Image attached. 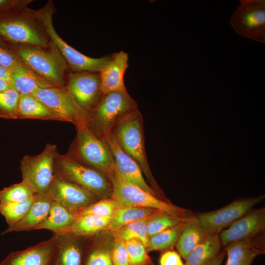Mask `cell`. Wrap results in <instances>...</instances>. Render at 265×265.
<instances>
[{
  "label": "cell",
  "instance_id": "19",
  "mask_svg": "<svg viewBox=\"0 0 265 265\" xmlns=\"http://www.w3.org/2000/svg\"><path fill=\"white\" fill-rule=\"evenodd\" d=\"M262 234L226 246V265H250L256 256L264 254L265 239Z\"/></svg>",
  "mask_w": 265,
  "mask_h": 265
},
{
  "label": "cell",
  "instance_id": "33",
  "mask_svg": "<svg viewBox=\"0 0 265 265\" xmlns=\"http://www.w3.org/2000/svg\"><path fill=\"white\" fill-rule=\"evenodd\" d=\"M21 94L13 88L0 91V117L18 119Z\"/></svg>",
  "mask_w": 265,
  "mask_h": 265
},
{
  "label": "cell",
  "instance_id": "6",
  "mask_svg": "<svg viewBox=\"0 0 265 265\" xmlns=\"http://www.w3.org/2000/svg\"><path fill=\"white\" fill-rule=\"evenodd\" d=\"M56 11L52 0L48 1L42 8L35 10L37 17L43 24L50 40L55 45L65 59L69 69L73 72L99 73L111 60L112 56L91 57L68 44L59 36L54 28L53 16Z\"/></svg>",
  "mask_w": 265,
  "mask_h": 265
},
{
  "label": "cell",
  "instance_id": "9",
  "mask_svg": "<svg viewBox=\"0 0 265 265\" xmlns=\"http://www.w3.org/2000/svg\"><path fill=\"white\" fill-rule=\"evenodd\" d=\"M56 145L48 143L40 154L25 155L20 161L22 179L35 194H48L54 177Z\"/></svg>",
  "mask_w": 265,
  "mask_h": 265
},
{
  "label": "cell",
  "instance_id": "11",
  "mask_svg": "<svg viewBox=\"0 0 265 265\" xmlns=\"http://www.w3.org/2000/svg\"><path fill=\"white\" fill-rule=\"evenodd\" d=\"M264 196L235 201L217 210L194 215L207 235L218 234L260 203Z\"/></svg>",
  "mask_w": 265,
  "mask_h": 265
},
{
  "label": "cell",
  "instance_id": "16",
  "mask_svg": "<svg viewBox=\"0 0 265 265\" xmlns=\"http://www.w3.org/2000/svg\"><path fill=\"white\" fill-rule=\"evenodd\" d=\"M56 248V236L24 250L10 253L0 265H51Z\"/></svg>",
  "mask_w": 265,
  "mask_h": 265
},
{
  "label": "cell",
  "instance_id": "35",
  "mask_svg": "<svg viewBox=\"0 0 265 265\" xmlns=\"http://www.w3.org/2000/svg\"><path fill=\"white\" fill-rule=\"evenodd\" d=\"M34 195L22 202L0 203V213L4 217L8 227L14 225L25 214L32 203Z\"/></svg>",
  "mask_w": 265,
  "mask_h": 265
},
{
  "label": "cell",
  "instance_id": "43",
  "mask_svg": "<svg viewBox=\"0 0 265 265\" xmlns=\"http://www.w3.org/2000/svg\"><path fill=\"white\" fill-rule=\"evenodd\" d=\"M13 88L11 83L3 79L0 78V91Z\"/></svg>",
  "mask_w": 265,
  "mask_h": 265
},
{
  "label": "cell",
  "instance_id": "37",
  "mask_svg": "<svg viewBox=\"0 0 265 265\" xmlns=\"http://www.w3.org/2000/svg\"><path fill=\"white\" fill-rule=\"evenodd\" d=\"M131 265H153L144 244L137 239L125 241Z\"/></svg>",
  "mask_w": 265,
  "mask_h": 265
},
{
  "label": "cell",
  "instance_id": "1",
  "mask_svg": "<svg viewBox=\"0 0 265 265\" xmlns=\"http://www.w3.org/2000/svg\"><path fill=\"white\" fill-rule=\"evenodd\" d=\"M113 133L121 149L138 164L158 197L169 202L150 169L145 151L143 119L138 108L121 118L115 125Z\"/></svg>",
  "mask_w": 265,
  "mask_h": 265
},
{
  "label": "cell",
  "instance_id": "20",
  "mask_svg": "<svg viewBox=\"0 0 265 265\" xmlns=\"http://www.w3.org/2000/svg\"><path fill=\"white\" fill-rule=\"evenodd\" d=\"M128 62V54L123 51L112 55L111 60L99 72L103 94L126 89L124 78Z\"/></svg>",
  "mask_w": 265,
  "mask_h": 265
},
{
  "label": "cell",
  "instance_id": "7",
  "mask_svg": "<svg viewBox=\"0 0 265 265\" xmlns=\"http://www.w3.org/2000/svg\"><path fill=\"white\" fill-rule=\"evenodd\" d=\"M112 186V197L119 207H138L168 212L182 217L193 216L191 212L160 199L126 181L116 168L107 175Z\"/></svg>",
  "mask_w": 265,
  "mask_h": 265
},
{
  "label": "cell",
  "instance_id": "5",
  "mask_svg": "<svg viewBox=\"0 0 265 265\" xmlns=\"http://www.w3.org/2000/svg\"><path fill=\"white\" fill-rule=\"evenodd\" d=\"M138 108L136 102L126 89L104 94L89 112L87 123L91 129L104 139L124 115Z\"/></svg>",
  "mask_w": 265,
  "mask_h": 265
},
{
  "label": "cell",
  "instance_id": "17",
  "mask_svg": "<svg viewBox=\"0 0 265 265\" xmlns=\"http://www.w3.org/2000/svg\"><path fill=\"white\" fill-rule=\"evenodd\" d=\"M104 140L107 142L112 152L115 168L120 175L127 182L158 197L155 192L146 182L138 164L119 147L113 132Z\"/></svg>",
  "mask_w": 265,
  "mask_h": 265
},
{
  "label": "cell",
  "instance_id": "30",
  "mask_svg": "<svg viewBox=\"0 0 265 265\" xmlns=\"http://www.w3.org/2000/svg\"><path fill=\"white\" fill-rule=\"evenodd\" d=\"M190 219L150 237L147 247L148 251L163 252L170 250L176 245L183 230Z\"/></svg>",
  "mask_w": 265,
  "mask_h": 265
},
{
  "label": "cell",
  "instance_id": "36",
  "mask_svg": "<svg viewBox=\"0 0 265 265\" xmlns=\"http://www.w3.org/2000/svg\"><path fill=\"white\" fill-rule=\"evenodd\" d=\"M119 207L117 201L112 197L101 199L77 213L78 215L93 214L111 218Z\"/></svg>",
  "mask_w": 265,
  "mask_h": 265
},
{
  "label": "cell",
  "instance_id": "15",
  "mask_svg": "<svg viewBox=\"0 0 265 265\" xmlns=\"http://www.w3.org/2000/svg\"><path fill=\"white\" fill-rule=\"evenodd\" d=\"M265 228V207L251 209L218 234L221 246L255 237L263 233Z\"/></svg>",
  "mask_w": 265,
  "mask_h": 265
},
{
  "label": "cell",
  "instance_id": "27",
  "mask_svg": "<svg viewBox=\"0 0 265 265\" xmlns=\"http://www.w3.org/2000/svg\"><path fill=\"white\" fill-rule=\"evenodd\" d=\"M207 236L193 216L186 223L176 244L179 254L186 260L189 253Z\"/></svg>",
  "mask_w": 265,
  "mask_h": 265
},
{
  "label": "cell",
  "instance_id": "44",
  "mask_svg": "<svg viewBox=\"0 0 265 265\" xmlns=\"http://www.w3.org/2000/svg\"><path fill=\"white\" fill-rule=\"evenodd\" d=\"M0 78L6 80L11 82L9 72L0 66Z\"/></svg>",
  "mask_w": 265,
  "mask_h": 265
},
{
  "label": "cell",
  "instance_id": "38",
  "mask_svg": "<svg viewBox=\"0 0 265 265\" xmlns=\"http://www.w3.org/2000/svg\"><path fill=\"white\" fill-rule=\"evenodd\" d=\"M113 265H131L125 241L114 238L111 253Z\"/></svg>",
  "mask_w": 265,
  "mask_h": 265
},
{
  "label": "cell",
  "instance_id": "4",
  "mask_svg": "<svg viewBox=\"0 0 265 265\" xmlns=\"http://www.w3.org/2000/svg\"><path fill=\"white\" fill-rule=\"evenodd\" d=\"M77 135L67 155L80 162L106 175L115 168L112 152L107 142L89 127L87 121L75 125Z\"/></svg>",
  "mask_w": 265,
  "mask_h": 265
},
{
  "label": "cell",
  "instance_id": "24",
  "mask_svg": "<svg viewBox=\"0 0 265 265\" xmlns=\"http://www.w3.org/2000/svg\"><path fill=\"white\" fill-rule=\"evenodd\" d=\"M18 119L66 122L61 115L50 108L33 94H21Z\"/></svg>",
  "mask_w": 265,
  "mask_h": 265
},
{
  "label": "cell",
  "instance_id": "39",
  "mask_svg": "<svg viewBox=\"0 0 265 265\" xmlns=\"http://www.w3.org/2000/svg\"><path fill=\"white\" fill-rule=\"evenodd\" d=\"M21 62L14 51L9 48H5L0 45V66L9 72Z\"/></svg>",
  "mask_w": 265,
  "mask_h": 265
},
{
  "label": "cell",
  "instance_id": "2",
  "mask_svg": "<svg viewBox=\"0 0 265 265\" xmlns=\"http://www.w3.org/2000/svg\"><path fill=\"white\" fill-rule=\"evenodd\" d=\"M37 75L56 86H65L69 68L55 45L47 47L13 44L9 47Z\"/></svg>",
  "mask_w": 265,
  "mask_h": 265
},
{
  "label": "cell",
  "instance_id": "10",
  "mask_svg": "<svg viewBox=\"0 0 265 265\" xmlns=\"http://www.w3.org/2000/svg\"><path fill=\"white\" fill-rule=\"evenodd\" d=\"M230 23L238 35L265 43V1L241 0Z\"/></svg>",
  "mask_w": 265,
  "mask_h": 265
},
{
  "label": "cell",
  "instance_id": "41",
  "mask_svg": "<svg viewBox=\"0 0 265 265\" xmlns=\"http://www.w3.org/2000/svg\"><path fill=\"white\" fill-rule=\"evenodd\" d=\"M159 265H185L179 253L172 250L163 251L159 260Z\"/></svg>",
  "mask_w": 265,
  "mask_h": 265
},
{
  "label": "cell",
  "instance_id": "29",
  "mask_svg": "<svg viewBox=\"0 0 265 265\" xmlns=\"http://www.w3.org/2000/svg\"><path fill=\"white\" fill-rule=\"evenodd\" d=\"M156 211L138 207H119L106 230L113 233L132 222L147 218Z\"/></svg>",
  "mask_w": 265,
  "mask_h": 265
},
{
  "label": "cell",
  "instance_id": "14",
  "mask_svg": "<svg viewBox=\"0 0 265 265\" xmlns=\"http://www.w3.org/2000/svg\"><path fill=\"white\" fill-rule=\"evenodd\" d=\"M48 194L53 201L76 213L100 199L92 191L55 175Z\"/></svg>",
  "mask_w": 265,
  "mask_h": 265
},
{
  "label": "cell",
  "instance_id": "13",
  "mask_svg": "<svg viewBox=\"0 0 265 265\" xmlns=\"http://www.w3.org/2000/svg\"><path fill=\"white\" fill-rule=\"evenodd\" d=\"M33 95L61 115L66 122L76 125L88 120V114L78 105L65 86L40 89Z\"/></svg>",
  "mask_w": 265,
  "mask_h": 265
},
{
  "label": "cell",
  "instance_id": "12",
  "mask_svg": "<svg viewBox=\"0 0 265 265\" xmlns=\"http://www.w3.org/2000/svg\"><path fill=\"white\" fill-rule=\"evenodd\" d=\"M65 86L78 105L88 114L103 96L99 73H69Z\"/></svg>",
  "mask_w": 265,
  "mask_h": 265
},
{
  "label": "cell",
  "instance_id": "8",
  "mask_svg": "<svg viewBox=\"0 0 265 265\" xmlns=\"http://www.w3.org/2000/svg\"><path fill=\"white\" fill-rule=\"evenodd\" d=\"M54 175L92 191L100 199L112 197V184L106 174L80 162L67 154H57Z\"/></svg>",
  "mask_w": 265,
  "mask_h": 265
},
{
  "label": "cell",
  "instance_id": "23",
  "mask_svg": "<svg viewBox=\"0 0 265 265\" xmlns=\"http://www.w3.org/2000/svg\"><path fill=\"white\" fill-rule=\"evenodd\" d=\"M9 73L13 88L21 94H33L39 89L54 86L22 62Z\"/></svg>",
  "mask_w": 265,
  "mask_h": 265
},
{
  "label": "cell",
  "instance_id": "25",
  "mask_svg": "<svg viewBox=\"0 0 265 265\" xmlns=\"http://www.w3.org/2000/svg\"><path fill=\"white\" fill-rule=\"evenodd\" d=\"M77 216L76 212L53 201L47 217L34 230H48L56 235L67 233Z\"/></svg>",
  "mask_w": 265,
  "mask_h": 265
},
{
  "label": "cell",
  "instance_id": "34",
  "mask_svg": "<svg viewBox=\"0 0 265 265\" xmlns=\"http://www.w3.org/2000/svg\"><path fill=\"white\" fill-rule=\"evenodd\" d=\"M35 193L24 181L4 187L0 190V203H13L24 201Z\"/></svg>",
  "mask_w": 265,
  "mask_h": 265
},
{
  "label": "cell",
  "instance_id": "42",
  "mask_svg": "<svg viewBox=\"0 0 265 265\" xmlns=\"http://www.w3.org/2000/svg\"><path fill=\"white\" fill-rule=\"evenodd\" d=\"M226 254L225 249L220 252L218 255L207 265H221Z\"/></svg>",
  "mask_w": 265,
  "mask_h": 265
},
{
  "label": "cell",
  "instance_id": "18",
  "mask_svg": "<svg viewBox=\"0 0 265 265\" xmlns=\"http://www.w3.org/2000/svg\"><path fill=\"white\" fill-rule=\"evenodd\" d=\"M55 235L56 248L51 265H82L86 237L69 232Z\"/></svg>",
  "mask_w": 265,
  "mask_h": 265
},
{
  "label": "cell",
  "instance_id": "28",
  "mask_svg": "<svg viewBox=\"0 0 265 265\" xmlns=\"http://www.w3.org/2000/svg\"><path fill=\"white\" fill-rule=\"evenodd\" d=\"M110 218L93 214L78 215L67 232L78 236L90 237L106 230Z\"/></svg>",
  "mask_w": 265,
  "mask_h": 265
},
{
  "label": "cell",
  "instance_id": "31",
  "mask_svg": "<svg viewBox=\"0 0 265 265\" xmlns=\"http://www.w3.org/2000/svg\"><path fill=\"white\" fill-rule=\"evenodd\" d=\"M191 218H184L168 212L156 210L146 218L148 237L150 238Z\"/></svg>",
  "mask_w": 265,
  "mask_h": 265
},
{
  "label": "cell",
  "instance_id": "32",
  "mask_svg": "<svg viewBox=\"0 0 265 265\" xmlns=\"http://www.w3.org/2000/svg\"><path fill=\"white\" fill-rule=\"evenodd\" d=\"M114 238L127 241L137 239L147 247L149 238L148 235L146 218L129 223L117 231L112 233Z\"/></svg>",
  "mask_w": 265,
  "mask_h": 265
},
{
  "label": "cell",
  "instance_id": "3",
  "mask_svg": "<svg viewBox=\"0 0 265 265\" xmlns=\"http://www.w3.org/2000/svg\"><path fill=\"white\" fill-rule=\"evenodd\" d=\"M0 36L16 45L47 47L51 42L35 10L27 7L0 15Z\"/></svg>",
  "mask_w": 265,
  "mask_h": 265
},
{
  "label": "cell",
  "instance_id": "40",
  "mask_svg": "<svg viewBox=\"0 0 265 265\" xmlns=\"http://www.w3.org/2000/svg\"><path fill=\"white\" fill-rule=\"evenodd\" d=\"M32 0H0V15L25 8Z\"/></svg>",
  "mask_w": 265,
  "mask_h": 265
},
{
  "label": "cell",
  "instance_id": "26",
  "mask_svg": "<svg viewBox=\"0 0 265 265\" xmlns=\"http://www.w3.org/2000/svg\"><path fill=\"white\" fill-rule=\"evenodd\" d=\"M221 247L218 234L208 235L189 253L185 265H207L218 255Z\"/></svg>",
  "mask_w": 265,
  "mask_h": 265
},
{
  "label": "cell",
  "instance_id": "22",
  "mask_svg": "<svg viewBox=\"0 0 265 265\" xmlns=\"http://www.w3.org/2000/svg\"><path fill=\"white\" fill-rule=\"evenodd\" d=\"M91 237L84 247L82 265H113L111 253L114 238L112 233L108 232L104 237L102 231Z\"/></svg>",
  "mask_w": 265,
  "mask_h": 265
},
{
  "label": "cell",
  "instance_id": "21",
  "mask_svg": "<svg viewBox=\"0 0 265 265\" xmlns=\"http://www.w3.org/2000/svg\"><path fill=\"white\" fill-rule=\"evenodd\" d=\"M53 202L48 194H35L32 203L25 214L1 234L34 230L47 217Z\"/></svg>",
  "mask_w": 265,
  "mask_h": 265
}]
</instances>
